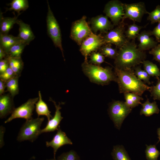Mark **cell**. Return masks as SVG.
Wrapping results in <instances>:
<instances>
[{
  "mask_svg": "<svg viewBox=\"0 0 160 160\" xmlns=\"http://www.w3.org/2000/svg\"><path fill=\"white\" fill-rule=\"evenodd\" d=\"M145 52L139 50L135 40H129L119 48L114 60L115 68L120 69H132L145 60Z\"/></svg>",
  "mask_w": 160,
  "mask_h": 160,
  "instance_id": "6da1fadb",
  "label": "cell"
},
{
  "mask_svg": "<svg viewBox=\"0 0 160 160\" xmlns=\"http://www.w3.org/2000/svg\"><path fill=\"white\" fill-rule=\"evenodd\" d=\"M114 72L120 93L130 92L141 96L145 91H149L150 88L137 77L132 69H120L115 67Z\"/></svg>",
  "mask_w": 160,
  "mask_h": 160,
  "instance_id": "7a4b0ae2",
  "label": "cell"
},
{
  "mask_svg": "<svg viewBox=\"0 0 160 160\" xmlns=\"http://www.w3.org/2000/svg\"><path fill=\"white\" fill-rule=\"evenodd\" d=\"M81 67L83 72L92 82L102 86L108 84L111 81L117 82L116 76L111 67L103 68L84 61Z\"/></svg>",
  "mask_w": 160,
  "mask_h": 160,
  "instance_id": "3957f363",
  "label": "cell"
},
{
  "mask_svg": "<svg viewBox=\"0 0 160 160\" xmlns=\"http://www.w3.org/2000/svg\"><path fill=\"white\" fill-rule=\"evenodd\" d=\"M44 117L31 119L26 120L20 129L17 140L21 142L28 140L33 142L41 134L40 127Z\"/></svg>",
  "mask_w": 160,
  "mask_h": 160,
  "instance_id": "277c9868",
  "label": "cell"
},
{
  "mask_svg": "<svg viewBox=\"0 0 160 160\" xmlns=\"http://www.w3.org/2000/svg\"><path fill=\"white\" fill-rule=\"evenodd\" d=\"M132 110L124 102L117 100L111 103L109 106L108 113L117 129H120L124 119Z\"/></svg>",
  "mask_w": 160,
  "mask_h": 160,
  "instance_id": "5b68a950",
  "label": "cell"
},
{
  "mask_svg": "<svg viewBox=\"0 0 160 160\" xmlns=\"http://www.w3.org/2000/svg\"><path fill=\"white\" fill-rule=\"evenodd\" d=\"M48 10L47 16V31L48 35L56 47L61 50L64 59L63 49L62 45L61 31L59 25L50 9L49 2L47 1Z\"/></svg>",
  "mask_w": 160,
  "mask_h": 160,
  "instance_id": "8992f818",
  "label": "cell"
},
{
  "mask_svg": "<svg viewBox=\"0 0 160 160\" xmlns=\"http://www.w3.org/2000/svg\"><path fill=\"white\" fill-rule=\"evenodd\" d=\"M86 18L85 16H83L73 22L71 27L70 37L80 46L93 33L86 21Z\"/></svg>",
  "mask_w": 160,
  "mask_h": 160,
  "instance_id": "52a82bcc",
  "label": "cell"
},
{
  "mask_svg": "<svg viewBox=\"0 0 160 160\" xmlns=\"http://www.w3.org/2000/svg\"><path fill=\"white\" fill-rule=\"evenodd\" d=\"M125 25L124 22H121L117 27L103 36L105 44H114L119 49L125 44L129 40L125 34Z\"/></svg>",
  "mask_w": 160,
  "mask_h": 160,
  "instance_id": "ba28073f",
  "label": "cell"
},
{
  "mask_svg": "<svg viewBox=\"0 0 160 160\" xmlns=\"http://www.w3.org/2000/svg\"><path fill=\"white\" fill-rule=\"evenodd\" d=\"M103 36L101 34L97 35L93 33L82 42L80 51L84 57V61H88L89 55L95 52L103 45L105 44Z\"/></svg>",
  "mask_w": 160,
  "mask_h": 160,
  "instance_id": "9c48e42d",
  "label": "cell"
},
{
  "mask_svg": "<svg viewBox=\"0 0 160 160\" xmlns=\"http://www.w3.org/2000/svg\"><path fill=\"white\" fill-rule=\"evenodd\" d=\"M104 12L111 20L114 25H118L124 15V4L118 0L109 1L105 5Z\"/></svg>",
  "mask_w": 160,
  "mask_h": 160,
  "instance_id": "30bf717a",
  "label": "cell"
},
{
  "mask_svg": "<svg viewBox=\"0 0 160 160\" xmlns=\"http://www.w3.org/2000/svg\"><path fill=\"white\" fill-rule=\"evenodd\" d=\"M39 97L29 99L25 103L15 108L11 116L6 120L5 123L18 118L25 119L26 120L32 119L33 112L35 108V105L38 101Z\"/></svg>",
  "mask_w": 160,
  "mask_h": 160,
  "instance_id": "8fae6325",
  "label": "cell"
},
{
  "mask_svg": "<svg viewBox=\"0 0 160 160\" xmlns=\"http://www.w3.org/2000/svg\"><path fill=\"white\" fill-rule=\"evenodd\" d=\"M124 15L122 20L129 18L134 22H140L144 14H147L144 2H140L131 4H124Z\"/></svg>",
  "mask_w": 160,
  "mask_h": 160,
  "instance_id": "7c38bea8",
  "label": "cell"
},
{
  "mask_svg": "<svg viewBox=\"0 0 160 160\" xmlns=\"http://www.w3.org/2000/svg\"><path fill=\"white\" fill-rule=\"evenodd\" d=\"M90 23L91 29L95 33L99 31L101 33H106L114 27L108 17L102 15L92 17Z\"/></svg>",
  "mask_w": 160,
  "mask_h": 160,
  "instance_id": "4fadbf2b",
  "label": "cell"
},
{
  "mask_svg": "<svg viewBox=\"0 0 160 160\" xmlns=\"http://www.w3.org/2000/svg\"><path fill=\"white\" fill-rule=\"evenodd\" d=\"M72 141L68 137L65 133L60 129L59 126L57 133L53 139L50 142H46V145L47 147L51 146L53 148L54 157L55 159L57 151L60 147L65 145H72Z\"/></svg>",
  "mask_w": 160,
  "mask_h": 160,
  "instance_id": "5bb4252c",
  "label": "cell"
},
{
  "mask_svg": "<svg viewBox=\"0 0 160 160\" xmlns=\"http://www.w3.org/2000/svg\"><path fill=\"white\" fill-rule=\"evenodd\" d=\"M151 36L150 31L144 30L139 34L137 38L139 42L137 46L139 50L144 51L151 49L158 45V42Z\"/></svg>",
  "mask_w": 160,
  "mask_h": 160,
  "instance_id": "9a60e30c",
  "label": "cell"
},
{
  "mask_svg": "<svg viewBox=\"0 0 160 160\" xmlns=\"http://www.w3.org/2000/svg\"><path fill=\"white\" fill-rule=\"evenodd\" d=\"M49 100L52 101L55 106L56 109L55 114L53 117L48 121L46 127L44 128L41 129V133L53 132L56 130H57L60 122L63 119L60 111V110L61 108L60 106L61 103H59L58 105H57L55 102L52 98H50Z\"/></svg>",
  "mask_w": 160,
  "mask_h": 160,
  "instance_id": "2e32d148",
  "label": "cell"
},
{
  "mask_svg": "<svg viewBox=\"0 0 160 160\" xmlns=\"http://www.w3.org/2000/svg\"><path fill=\"white\" fill-rule=\"evenodd\" d=\"M13 97L10 94H5L0 97V118L6 117L12 113L15 109Z\"/></svg>",
  "mask_w": 160,
  "mask_h": 160,
  "instance_id": "e0dca14e",
  "label": "cell"
},
{
  "mask_svg": "<svg viewBox=\"0 0 160 160\" xmlns=\"http://www.w3.org/2000/svg\"><path fill=\"white\" fill-rule=\"evenodd\" d=\"M17 23L19 26V33L17 37L27 45L29 44L35 37L30 25L21 20H18Z\"/></svg>",
  "mask_w": 160,
  "mask_h": 160,
  "instance_id": "ac0fdd59",
  "label": "cell"
},
{
  "mask_svg": "<svg viewBox=\"0 0 160 160\" xmlns=\"http://www.w3.org/2000/svg\"><path fill=\"white\" fill-rule=\"evenodd\" d=\"M21 41H23L18 37H15L11 35L0 33V47L6 52L7 55L8 50L14 44Z\"/></svg>",
  "mask_w": 160,
  "mask_h": 160,
  "instance_id": "d6986e66",
  "label": "cell"
},
{
  "mask_svg": "<svg viewBox=\"0 0 160 160\" xmlns=\"http://www.w3.org/2000/svg\"><path fill=\"white\" fill-rule=\"evenodd\" d=\"M142 108L140 110V115H144L146 116H150L154 114H158L159 109L155 101L151 103L148 99L143 103H141Z\"/></svg>",
  "mask_w": 160,
  "mask_h": 160,
  "instance_id": "ffe728a7",
  "label": "cell"
},
{
  "mask_svg": "<svg viewBox=\"0 0 160 160\" xmlns=\"http://www.w3.org/2000/svg\"><path fill=\"white\" fill-rule=\"evenodd\" d=\"M39 99L36 104V111L38 117L40 115H45L47 116L48 121L50 120L51 118H52L51 115V112L49 111L47 104L43 101L42 96L40 91L38 92Z\"/></svg>",
  "mask_w": 160,
  "mask_h": 160,
  "instance_id": "44dd1931",
  "label": "cell"
},
{
  "mask_svg": "<svg viewBox=\"0 0 160 160\" xmlns=\"http://www.w3.org/2000/svg\"><path fill=\"white\" fill-rule=\"evenodd\" d=\"M17 16L13 17H4L2 14L0 15V33L7 34L12 28L14 25L17 23L18 20Z\"/></svg>",
  "mask_w": 160,
  "mask_h": 160,
  "instance_id": "7402d4cb",
  "label": "cell"
},
{
  "mask_svg": "<svg viewBox=\"0 0 160 160\" xmlns=\"http://www.w3.org/2000/svg\"><path fill=\"white\" fill-rule=\"evenodd\" d=\"M6 57L10 68L17 76L20 77L24 66V63L21 57H14L8 56Z\"/></svg>",
  "mask_w": 160,
  "mask_h": 160,
  "instance_id": "603a6c76",
  "label": "cell"
},
{
  "mask_svg": "<svg viewBox=\"0 0 160 160\" xmlns=\"http://www.w3.org/2000/svg\"><path fill=\"white\" fill-rule=\"evenodd\" d=\"M123 94L125 104L131 109L138 106L140 104H141L140 100L143 99L141 96L135 93L127 92Z\"/></svg>",
  "mask_w": 160,
  "mask_h": 160,
  "instance_id": "cb8c5ba5",
  "label": "cell"
},
{
  "mask_svg": "<svg viewBox=\"0 0 160 160\" xmlns=\"http://www.w3.org/2000/svg\"><path fill=\"white\" fill-rule=\"evenodd\" d=\"M111 154L114 160H131L122 145H117L114 146Z\"/></svg>",
  "mask_w": 160,
  "mask_h": 160,
  "instance_id": "d4e9b609",
  "label": "cell"
},
{
  "mask_svg": "<svg viewBox=\"0 0 160 160\" xmlns=\"http://www.w3.org/2000/svg\"><path fill=\"white\" fill-rule=\"evenodd\" d=\"M142 63L144 70L150 76H155L157 79L160 78V71L156 64L148 60H144Z\"/></svg>",
  "mask_w": 160,
  "mask_h": 160,
  "instance_id": "484cf974",
  "label": "cell"
},
{
  "mask_svg": "<svg viewBox=\"0 0 160 160\" xmlns=\"http://www.w3.org/2000/svg\"><path fill=\"white\" fill-rule=\"evenodd\" d=\"M9 4L11 7L7 8L6 11L14 10L18 13V15L20 14V11L25 10L29 7L27 0H13Z\"/></svg>",
  "mask_w": 160,
  "mask_h": 160,
  "instance_id": "4316f807",
  "label": "cell"
},
{
  "mask_svg": "<svg viewBox=\"0 0 160 160\" xmlns=\"http://www.w3.org/2000/svg\"><path fill=\"white\" fill-rule=\"evenodd\" d=\"M143 27L134 23L128 26L127 30L125 31V34L127 39L129 40H135L140 33L141 29Z\"/></svg>",
  "mask_w": 160,
  "mask_h": 160,
  "instance_id": "83f0119b",
  "label": "cell"
},
{
  "mask_svg": "<svg viewBox=\"0 0 160 160\" xmlns=\"http://www.w3.org/2000/svg\"><path fill=\"white\" fill-rule=\"evenodd\" d=\"M26 44L23 41L17 43L9 49L7 56L14 57L20 58L23 50Z\"/></svg>",
  "mask_w": 160,
  "mask_h": 160,
  "instance_id": "f1b7e54d",
  "label": "cell"
},
{
  "mask_svg": "<svg viewBox=\"0 0 160 160\" xmlns=\"http://www.w3.org/2000/svg\"><path fill=\"white\" fill-rule=\"evenodd\" d=\"M99 52L105 57L114 60L118 53L117 49L112 48L110 44H107L103 45L99 49Z\"/></svg>",
  "mask_w": 160,
  "mask_h": 160,
  "instance_id": "f546056e",
  "label": "cell"
},
{
  "mask_svg": "<svg viewBox=\"0 0 160 160\" xmlns=\"http://www.w3.org/2000/svg\"><path fill=\"white\" fill-rule=\"evenodd\" d=\"M19 78L16 76L6 82L7 90L13 97L19 93Z\"/></svg>",
  "mask_w": 160,
  "mask_h": 160,
  "instance_id": "4dcf8cb0",
  "label": "cell"
},
{
  "mask_svg": "<svg viewBox=\"0 0 160 160\" xmlns=\"http://www.w3.org/2000/svg\"><path fill=\"white\" fill-rule=\"evenodd\" d=\"M145 150L146 157L148 160H157L160 154V152L157 149L155 145H146Z\"/></svg>",
  "mask_w": 160,
  "mask_h": 160,
  "instance_id": "1f68e13d",
  "label": "cell"
},
{
  "mask_svg": "<svg viewBox=\"0 0 160 160\" xmlns=\"http://www.w3.org/2000/svg\"><path fill=\"white\" fill-rule=\"evenodd\" d=\"M134 68V73L137 77L140 80H143L145 84H150V76L144 70H142L140 66H137Z\"/></svg>",
  "mask_w": 160,
  "mask_h": 160,
  "instance_id": "d6a6232c",
  "label": "cell"
},
{
  "mask_svg": "<svg viewBox=\"0 0 160 160\" xmlns=\"http://www.w3.org/2000/svg\"><path fill=\"white\" fill-rule=\"evenodd\" d=\"M105 57L100 52H94L91 53L89 63L95 65H100L105 61Z\"/></svg>",
  "mask_w": 160,
  "mask_h": 160,
  "instance_id": "836d02e7",
  "label": "cell"
},
{
  "mask_svg": "<svg viewBox=\"0 0 160 160\" xmlns=\"http://www.w3.org/2000/svg\"><path fill=\"white\" fill-rule=\"evenodd\" d=\"M147 19L151 22V24L160 21V5H158L155 9L151 12H148Z\"/></svg>",
  "mask_w": 160,
  "mask_h": 160,
  "instance_id": "e575fe53",
  "label": "cell"
},
{
  "mask_svg": "<svg viewBox=\"0 0 160 160\" xmlns=\"http://www.w3.org/2000/svg\"><path fill=\"white\" fill-rule=\"evenodd\" d=\"M57 160H81L76 152L73 150L64 153L57 157Z\"/></svg>",
  "mask_w": 160,
  "mask_h": 160,
  "instance_id": "d590c367",
  "label": "cell"
},
{
  "mask_svg": "<svg viewBox=\"0 0 160 160\" xmlns=\"http://www.w3.org/2000/svg\"><path fill=\"white\" fill-rule=\"evenodd\" d=\"M158 79L156 84L155 85L150 87L149 91L151 96L154 100H160V78Z\"/></svg>",
  "mask_w": 160,
  "mask_h": 160,
  "instance_id": "8d00e7d4",
  "label": "cell"
},
{
  "mask_svg": "<svg viewBox=\"0 0 160 160\" xmlns=\"http://www.w3.org/2000/svg\"><path fill=\"white\" fill-rule=\"evenodd\" d=\"M16 76H17L9 67L4 72L0 74V80L7 82Z\"/></svg>",
  "mask_w": 160,
  "mask_h": 160,
  "instance_id": "74e56055",
  "label": "cell"
},
{
  "mask_svg": "<svg viewBox=\"0 0 160 160\" xmlns=\"http://www.w3.org/2000/svg\"><path fill=\"white\" fill-rule=\"evenodd\" d=\"M149 53L153 56V59L160 64V44H158L149 51Z\"/></svg>",
  "mask_w": 160,
  "mask_h": 160,
  "instance_id": "f35d334b",
  "label": "cell"
},
{
  "mask_svg": "<svg viewBox=\"0 0 160 160\" xmlns=\"http://www.w3.org/2000/svg\"><path fill=\"white\" fill-rule=\"evenodd\" d=\"M9 67L7 57L0 61V74L4 72Z\"/></svg>",
  "mask_w": 160,
  "mask_h": 160,
  "instance_id": "ab89813d",
  "label": "cell"
},
{
  "mask_svg": "<svg viewBox=\"0 0 160 160\" xmlns=\"http://www.w3.org/2000/svg\"><path fill=\"white\" fill-rule=\"evenodd\" d=\"M151 35H153L156 37L158 42L160 41V21L158 23L157 25L151 31Z\"/></svg>",
  "mask_w": 160,
  "mask_h": 160,
  "instance_id": "60d3db41",
  "label": "cell"
},
{
  "mask_svg": "<svg viewBox=\"0 0 160 160\" xmlns=\"http://www.w3.org/2000/svg\"><path fill=\"white\" fill-rule=\"evenodd\" d=\"M6 88V82L0 80V95L4 94Z\"/></svg>",
  "mask_w": 160,
  "mask_h": 160,
  "instance_id": "b9f144b4",
  "label": "cell"
},
{
  "mask_svg": "<svg viewBox=\"0 0 160 160\" xmlns=\"http://www.w3.org/2000/svg\"><path fill=\"white\" fill-rule=\"evenodd\" d=\"M7 55L6 52L0 47V60H2L6 58Z\"/></svg>",
  "mask_w": 160,
  "mask_h": 160,
  "instance_id": "7bdbcfd3",
  "label": "cell"
},
{
  "mask_svg": "<svg viewBox=\"0 0 160 160\" xmlns=\"http://www.w3.org/2000/svg\"><path fill=\"white\" fill-rule=\"evenodd\" d=\"M157 133L158 136V138H159V140L157 142L156 144L158 143L160 141V127L157 130Z\"/></svg>",
  "mask_w": 160,
  "mask_h": 160,
  "instance_id": "ee69618b",
  "label": "cell"
},
{
  "mask_svg": "<svg viewBox=\"0 0 160 160\" xmlns=\"http://www.w3.org/2000/svg\"><path fill=\"white\" fill-rule=\"evenodd\" d=\"M46 160H57V159H56L54 158L53 159H47Z\"/></svg>",
  "mask_w": 160,
  "mask_h": 160,
  "instance_id": "f6af8a7d",
  "label": "cell"
}]
</instances>
